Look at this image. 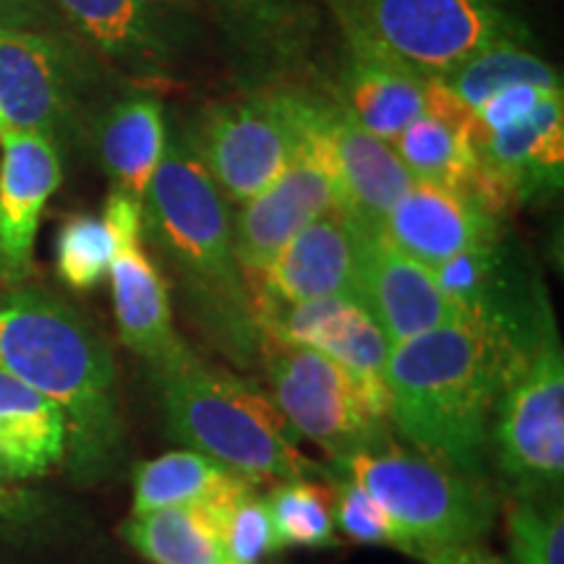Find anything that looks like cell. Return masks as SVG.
<instances>
[{
	"label": "cell",
	"mask_w": 564,
	"mask_h": 564,
	"mask_svg": "<svg viewBox=\"0 0 564 564\" xmlns=\"http://www.w3.org/2000/svg\"><path fill=\"white\" fill-rule=\"evenodd\" d=\"M238 51L257 66L299 58L312 32L308 0H209Z\"/></svg>",
	"instance_id": "d4e9b609"
},
{
	"label": "cell",
	"mask_w": 564,
	"mask_h": 564,
	"mask_svg": "<svg viewBox=\"0 0 564 564\" xmlns=\"http://www.w3.org/2000/svg\"><path fill=\"white\" fill-rule=\"evenodd\" d=\"M121 535L152 564H223L225 544L212 507L183 505L133 512Z\"/></svg>",
	"instance_id": "484cf974"
},
{
	"label": "cell",
	"mask_w": 564,
	"mask_h": 564,
	"mask_svg": "<svg viewBox=\"0 0 564 564\" xmlns=\"http://www.w3.org/2000/svg\"><path fill=\"white\" fill-rule=\"evenodd\" d=\"M243 476L194 449H175L133 468V512L160 507H217L249 489Z\"/></svg>",
	"instance_id": "cb8c5ba5"
},
{
	"label": "cell",
	"mask_w": 564,
	"mask_h": 564,
	"mask_svg": "<svg viewBox=\"0 0 564 564\" xmlns=\"http://www.w3.org/2000/svg\"><path fill=\"white\" fill-rule=\"evenodd\" d=\"M356 280V225L340 209H329L306 225L278 253L262 278L246 282L249 295L274 301L352 299Z\"/></svg>",
	"instance_id": "ffe728a7"
},
{
	"label": "cell",
	"mask_w": 564,
	"mask_h": 564,
	"mask_svg": "<svg viewBox=\"0 0 564 564\" xmlns=\"http://www.w3.org/2000/svg\"><path fill=\"white\" fill-rule=\"evenodd\" d=\"M19 494H13L11 489H6L3 484H0V518H9V514H13L19 510Z\"/></svg>",
	"instance_id": "8d00e7d4"
},
{
	"label": "cell",
	"mask_w": 564,
	"mask_h": 564,
	"mask_svg": "<svg viewBox=\"0 0 564 564\" xmlns=\"http://www.w3.org/2000/svg\"><path fill=\"white\" fill-rule=\"evenodd\" d=\"M436 82H442L453 95L460 97L470 110H478L497 91L514 87V84L562 89L560 70L533 55L523 42H497V45L484 47Z\"/></svg>",
	"instance_id": "83f0119b"
},
{
	"label": "cell",
	"mask_w": 564,
	"mask_h": 564,
	"mask_svg": "<svg viewBox=\"0 0 564 564\" xmlns=\"http://www.w3.org/2000/svg\"><path fill=\"white\" fill-rule=\"evenodd\" d=\"M82 79L55 37L0 26V112L11 129L55 139L74 137Z\"/></svg>",
	"instance_id": "9a60e30c"
},
{
	"label": "cell",
	"mask_w": 564,
	"mask_h": 564,
	"mask_svg": "<svg viewBox=\"0 0 564 564\" xmlns=\"http://www.w3.org/2000/svg\"><path fill=\"white\" fill-rule=\"evenodd\" d=\"M251 306L262 337L306 345L333 358L356 379L369 403L387 415L384 361L390 343L356 301L343 295L312 301H274L251 295Z\"/></svg>",
	"instance_id": "8fae6325"
},
{
	"label": "cell",
	"mask_w": 564,
	"mask_h": 564,
	"mask_svg": "<svg viewBox=\"0 0 564 564\" xmlns=\"http://www.w3.org/2000/svg\"><path fill=\"white\" fill-rule=\"evenodd\" d=\"M352 301L377 322L390 345L474 319L442 291L429 267L394 249L382 230L356 228Z\"/></svg>",
	"instance_id": "7c38bea8"
},
{
	"label": "cell",
	"mask_w": 564,
	"mask_h": 564,
	"mask_svg": "<svg viewBox=\"0 0 564 564\" xmlns=\"http://www.w3.org/2000/svg\"><path fill=\"white\" fill-rule=\"evenodd\" d=\"M0 366L63 413L76 481L97 484L118 468L126 440L116 361L87 316L42 288H11L0 301Z\"/></svg>",
	"instance_id": "7a4b0ae2"
},
{
	"label": "cell",
	"mask_w": 564,
	"mask_h": 564,
	"mask_svg": "<svg viewBox=\"0 0 564 564\" xmlns=\"http://www.w3.org/2000/svg\"><path fill=\"white\" fill-rule=\"evenodd\" d=\"M97 51L147 79H167L186 55V26L167 0H51Z\"/></svg>",
	"instance_id": "e0dca14e"
},
{
	"label": "cell",
	"mask_w": 564,
	"mask_h": 564,
	"mask_svg": "<svg viewBox=\"0 0 564 564\" xmlns=\"http://www.w3.org/2000/svg\"><path fill=\"white\" fill-rule=\"evenodd\" d=\"M223 564H230V562H223Z\"/></svg>",
	"instance_id": "f35d334b"
},
{
	"label": "cell",
	"mask_w": 564,
	"mask_h": 564,
	"mask_svg": "<svg viewBox=\"0 0 564 564\" xmlns=\"http://www.w3.org/2000/svg\"><path fill=\"white\" fill-rule=\"evenodd\" d=\"M116 253V232L105 217L74 215L63 223L55 243V264L61 280L74 291L100 285Z\"/></svg>",
	"instance_id": "f546056e"
},
{
	"label": "cell",
	"mask_w": 564,
	"mask_h": 564,
	"mask_svg": "<svg viewBox=\"0 0 564 564\" xmlns=\"http://www.w3.org/2000/svg\"><path fill=\"white\" fill-rule=\"evenodd\" d=\"M319 102L322 100H314L306 133L285 171L264 192L251 196L236 217H230L232 249H236L246 282L262 278L278 253L306 225L337 207L335 181L314 131Z\"/></svg>",
	"instance_id": "30bf717a"
},
{
	"label": "cell",
	"mask_w": 564,
	"mask_h": 564,
	"mask_svg": "<svg viewBox=\"0 0 564 564\" xmlns=\"http://www.w3.org/2000/svg\"><path fill=\"white\" fill-rule=\"evenodd\" d=\"M491 455L512 499H560L564 478V356L554 324H549L507 371L494 411Z\"/></svg>",
	"instance_id": "52a82bcc"
},
{
	"label": "cell",
	"mask_w": 564,
	"mask_h": 564,
	"mask_svg": "<svg viewBox=\"0 0 564 564\" xmlns=\"http://www.w3.org/2000/svg\"><path fill=\"white\" fill-rule=\"evenodd\" d=\"M0 285L21 288L34 267L45 204L61 186V154L51 139L9 129L0 137Z\"/></svg>",
	"instance_id": "ac0fdd59"
},
{
	"label": "cell",
	"mask_w": 564,
	"mask_h": 564,
	"mask_svg": "<svg viewBox=\"0 0 564 564\" xmlns=\"http://www.w3.org/2000/svg\"><path fill=\"white\" fill-rule=\"evenodd\" d=\"M384 507L403 539V552L421 556L436 549L481 544L497 523L499 491L491 478H476L384 440L333 460Z\"/></svg>",
	"instance_id": "5b68a950"
},
{
	"label": "cell",
	"mask_w": 564,
	"mask_h": 564,
	"mask_svg": "<svg viewBox=\"0 0 564 564\" xmlns=\"http://www.w3.org/2000/svg\"><path fill=\"white\" fill-rule=\"evenodd\" d=\"M259 364L264 366L272 403L295 436L319 444L329 460H343L390 440V419L369 403L343 366L319 350L262 337Z\"/></svg>",
	"instance_id": "ba28073f"
},
{
	"label": "cell",
	"mask_w": 564,
	"mask_h": 564,
	"mask_svg": "<svg viewBox=\"0 0 564 564\" xmlns=\"http://www.w3.org/2000/svg\"><path fill=\"white\" fill-rule=\"evenodd\" d=\"M63 413L0 366V481H32L66 463Z\"/></svg>",
	"instance_id": "44dd1931"
},
{
	"label": "cell",
	"mask_w": 564,
	"mask_h": 564,
	"mask_svg": "<svg viewBox=\"0 0 564 564\" xmlns=\"http://www.w3.org/2000/svg\"><path fill=\"white\" fill-rule=\"evenodd\" d=\"M421 562L426 564H507L502 556L494 554L491 549L481 544H463V546H449V549H436L421 556Z\"/></svg>",
	"instance_id": "d590c367"
},
{
	"label": "cell",
	"mask_w": 564,
	"mask_h": 564,
	"mask_svg": "<svg viewBox=\"0 0 564 564\" xmlns=\"http://www.w3.org/2000/svg\"><path fill=\"white\" fill-rule=\"evenodd\" d=\"M167 147L162 105L154 97L118 102L97 123V154L118 192L141 204Z\"/></svg>",
	"instance_id": "603a6c76"
},
{
	"label": "cell",
	"mask_w": 564,
	"mask_h": 564,
	"mask_svg": "<svg viewBox=\"0 0 564 564\" xmlns=\"http://www.w3.org/2000/svg\"><path fill=\"white\" fill-rule=\"evenodd\" d=\"M220 523L225 562L230 564H262L280 544L274 539L270 512H267L264 497L249 489L238 491L228 502L212 507Z\"/></svg>",
	"instance_id": "4dcf8cb0"
},
{
	"label": "cell",
	"mask_w": 564,
	"mask_h": 564,
	"mask_svg": "<svg viewBox=\"0 0 564 564\" xmlns=\"http://www.w3.org/2000/svg\"><path fill=\"white\" fill-rule=\"evenodd\" d=\"M350 51L440 79L497 42H525L505 0H327Z\"/></svg>",
	"instance_id": "8992f818"
},
{
	"label": "cell",
	"mask_w": 564,
	"mask_h": 564,
	"mask_svg": "<svg viewBox=\"0 0 564 564\" xmlns=\"http://www.w3.org/2000/svg\"><path fill=\"white\" fill-rule=\"evenodd\" d=\"M384 238L429 270L502 236V217L455 188L413 181L382 225Z\"/></svg>",
	"instance_id": "d6986e66"
},
{
	"label": "cell",
	"mask_w": 564,
	"mask_h": 564,
	"mask_svg": "<svg viewBox=\"0 0 564 564\" xmlns=\"http://www.w3.org/2000/svg\"><path fill=\"white\" fill-rule=\"evenodd\" d=\"M520 352L476 319L390 345L384 361L390 423L421 455L489 478L494 411Z\"/></svg>",
	"instance_id": "6da1fadb"
},
{
	"label": "cell",
	"mask_w": 564,
	"mask_h": 564,
	"mask_svg": "<svg viewBox=\"0 0 564 564\" xmlns=\"http://www.w3.org/2000/svg\"><path fill=\"white\" fill-rule=\"evenodd\" d=\"M314 97L262 91L243 102L217 105L199 126L194 152L215 186L232 202L264 192L299 150Z\"/></svg>",
	"instance_id": "9c48e42d"
},
{
	"label": "cell",
	"mask_w": 564,
	"mask_h": 564,
	"mask_svg": "<svg viewBox=\"0 0 564 564\" xmlns=\"http://www.w3.org/2000/svg\"><path fill=\"white\" fill-rule=\"evenodd\" d=\"M340 105L361 129L392 144L426 112V79L377 55L350 51L340 79Z\"/></svg>",
	"instance_id": "7402d4cb"
},
{
	"label": "cell",
	"mask_w": 564,
	"mask_h": 564,
	"mask_svg": "<svg viewBox=\"0 0 564 564\" xmlns=\"http://www.w3.org/2000/svg\"><path fill=\"white\" fill-rule=\"evenodd\" d=\"M327 478L333 481V518L335 528L348 535L356 544L371 546H394L403 549L398 528L392 518L361 484H356L343 470L327 468Z\"/></svg>",
	"instance_id": "d6a6232c"
},
{
	"label": "cell",
	"mask_w": 564,
	"mask_h": 564,
	"mask_svg": "<svg viewBox=\"0 0 564 564\" xmlns=\"http://www.w3.org/2000/svg\"><path fill=\"white\" fill-rule=\"evenodd\" d=\"M478 167L468 194L491 215L502 217L512 204L554 196L564 178V102L552 97L525 121L476 137Z\"/></svg>",
	"instance_id": "5bb4252c"
},
{
	"label": "cell",
	"mask_w": 564,
	"mask_h": 564,
	"mask_svg": "<svg viewBox=\"0 0 564 564\" xmlns=\"http://www.w3.org/2000/svg\"><path fill=\"white\" fill-rule=\"evenodd\" d=\"M512 564H564L562 502L512 499L507 507Z\"/></svg>",
	"instance_id": "1f68e13d"
},
{
	"label": "cell",
	"mask_w": 564,
	"mask_h": 564,
	"mask_svg": "<svg viewBox=\"0 0 564 564\" xmlns=\"http://www.w3.org/2000/svg\"><path fill=\"white\" fill-rule=\"evenodd\" d=\"M280 546H337L333 491L319 481H285L264 497Z\"/></svg>",
	"instance_id": "f1b7e54d"
},
{
	"label": "cell",
	"mask_w": 564,
	"mask_h": 564,
	"mask_svg": "<svg viewBox=\"0 0 564 564\" xmlns=\"http://www.w3.org/2000/svg\"><path fill=\"white\" fill-rule=\"evenodd\" d=\"M141 232L178 278L194 322L212 345L238 369H253L262 333L232 249L230 212L188 141L165 147L141 199Z\"/></svg>",
	"instance_id": "3957f363"
},
{
	"label": "cell",
	"mask_w": 564,
	"mask_h": 564,
	"mask_svg": "<svg viewBox=\"0 0 564 564\" xmlns=\"http://www.w3.org/2000/svg\"><path fill=\"white\" fill-rule=\"evenodd\" d=\"M9 129H11L9 121H6V116H3V112H0V137H3V133L9 131Z\"/></svg>",
	"instance_id": "74e56055"
},
{
	"label": "cell",
	"mask_w": 564,
	"mask_h": 564,
	"mask_svg": "<svg viewBox=\"0 0 564 564\" xmlns=\"http://www.w3.org/2000/svg\"><path fill=\"white\" fill-rule=\"evenodd\" d=\"M160 411L173 440L225 465L249 484L327 478L299 449V436L278 405L249 379L183 348L152 371Z\"/></svg>",
	"instance_id": "277c9868"
},
{
	"label": "cell",
	"mask_w": 564,
	"mask_h": 564,
	"mask_svg": "<svg viewBox=\"0 0 564 564\" xmlns=\"http://www.w3.org/2000/svg\"><path fill=\"white\" fill-rule=\"evenodd\" d=\"M51 19L45 0H0V26L40 32Z\"/></svg>",
	"instance_id": "e575fe53"
},
{
	"label": "cell",
	"mask_w": 564,
	"mask_h": 564,
	"mask_svg": "<svg viewBox=\"0 0 564 564\" xmlns=\"http://www.w3.org/2000/svg\"><path fill=\"white\" fill-rule=\"evenodd\" d=\"M474 139V131L457 129L423 112L392 141V150L398 152L413 181L468 194L478 167Z\"/></svg>",
	"instance_id": "4316f807"
},
{
	"label": "cell",
	"mask_w": 564,
	"mask_h": 564,
	"mask_svg": "<svg viewBox=\"0 0 564 564\" xmlns=\"http://www.w3.org/2000/svg\"><path fill=\"white\" fill-rule=\"evenodd\" d=\"M556 95H562V89L539 87V84H514V87L497 91L491 100H486L481 108L476 110L478 131H502L507 126L525 121L533 110H539L541 105L552 100Z\"/></svg>",
	"instance_id": "836d02e7"
},
{
	"label": "cell",
	"mask_w": 564,
	"mask_h": 564,
	"mask_svg": "<svg viewBox=\"0 0 564 564\" xmlns=\"http://www.w3.org/2000/svg\"><path fill=\"white\" fill-rule=\"evenodd\" d=\"M105 220L116 232V253L110 262L112 306L123 345L158 371L173 361L186 343L175 335L167 282L141 246V204L121 192L105 202Z\"/></svg>",
	"instance_id": "4fadbf2b"
},
{
	"label": "cell",
	"mask_w": 564,
	"mask_h": 564,
	"mask_svg": "<svg viewBox=\"0 0 564 564\" xmlns=\"http://www.w3.org/2000/svg\"><path fill=\"white\" fill-rule=\"evenodd\" d=\"M324 162L335 181L337 209L358 230L379 232L413 175L392 144L361 129L340 102H319L314 123Z\"/></svg>",
	"instance_id": "2e32d148"
}]
</instances>
